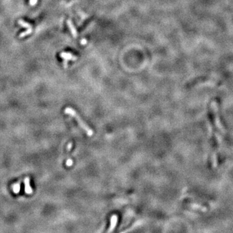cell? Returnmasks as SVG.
I'll return each mask as SVG.
<instances>
[{
	"mask_svg": "<svg viewBox=\"0 0 233 233\" xmlns=\"http://www.w3.org/2000/svg\"><path fill=\"white\" fill-rule=\"evenodd\" d=\"M64 112L66 114L69 115L71 117L74 118L76 120V121L78 123V124H79L81 128L86 133V134L88 136L91 137V136H92L94 134V132L93 131V130L91 129V128L84 121L83 119L80 117L79 115L77 113V111H76L74 109L69 108V107H67V108L65 109Z\"/></svg>",
	"mask_w": 233,
	"mask_h": 233,
	"instance_id": "1",
	"label": "cell"
},
{
	"mask_svg": "<svg viewBox=\"0 0 233 233\" xmlns=\"http://www.w3.org/2000/svg\"><path fill=\"white\" fill-rule=\"evenodd\" d=\"M118 221V216L117 215H113L111 218L110 220V226L109 227V229L108 230V232H111L114 231L115 228L117 224Z\"/></svg>",
	"mask_w": 233,
	"mask_h": 233,
	"instance_id": "2",
	"label": "cell"
},
{
	"mask_svg": "<svg viewBox=\"0 0 233 233\" xmlns=\"http://www.w3.org/2000/svg\"><path fill=\"white\" fill-rule=\"evenodd\" d=\"M25 184V191L27 194H33V189L30 185V179L29 177H26L24 179Z\"/></svg>",
	"mask_w": 233,
	"mask_h": 233,
	"instance_id": "3",
	"label": "cell"
},
{
	"mask_svg": "<svg viewBox=\"0 0 233 233\" xmlns=\"http://www.w3.org/2000/svg\"><path fill=\"white\" fill-rule=\"evenodd\" d=\"M67 25L69 28L70 31H71V33L73 36L75 38H76L77 37V30H76V29L74 25H73V22H71V20H68L67 22Z\"/></svg>",
	"mask_w": 233,
	"mask_h": 233,
	"instance_id": "4",
	"label": "cell"
},
{
	"mask_svg": "<svg viewBox=\"0 0 233 233\" xmlns=\"http://www.w3.org/2000/svg\"><path fill=\"white\" fill-rule=\"evenodd\" d=\"M60 56H61V58H64V60H76L77 59V56H75L73 55V54H71L69 53H60Z\"/></svg>",
	"mask_w": 233,
	"mask_h": 233,
	"instance_id": "5",
	"label": "cell"
},
{
	"mask_svg": "<svg viewBox=\"0 0 233 233\" xmlns=\"http://www.w3.org/2000/svg\"><path fill=\"white\" fill-rule=\"evenodd\" d=\"M18 23H19L21 26H22L23 27L27 28V29L31 28V25L29 24V23L25 22H24V21H23L22 20H20L19 21H18Z\"/></svg>",
	"mask_w": 233,
	"mask_h": 233,
	"instance_id": "6",
	"label": "cell"
},
{
	"mask_svg": "<svg viewBox=\"0 0 233 233\" xmlns=\"http://www.w3.org/2000/svg\"><path fill=\"white\" fill-rule=\"evenodd\" d=\"M31 33H32V28H29V29H28V30L27 31H25V32L21 33L20 35V38H23V37H25V36H26L27 35H30Z\"/></svg>",
	"mask_w": 233,
	"mask_h": 233,
	"instance_id": "7",
	"label": "cell"
},
{
	"mask_svg": "<svg viewBox=\"0 0 233 233\" xmlns=\"http://www.w3.org/2000/svg\"><path fill=\"white\" fill-rule=\"evenodd\" d=\"M73 164V161L71 159H68V160H67V162H66V165H67V166H71Z\"/></svg>",
	"mask_w": 233,
	"mask_h": 233,
	"instance_id": "8",
	"label": "cell"
},
{
	"mask_svg": "<svg viewBox=\"0 0 233 233\" xmlns=\"http://www.w3.org/2000/svg\"><path fill=\"white\" fill-rule=\"evenodd\" d=\"M73 148V143H69V144H68L67 145V150L69 151H70L71 150V148Z\"/></svg>",
	"mask_w": 233,
	"mask_h": 233,
	"instance_id": "9",
	"label": "cell"
},
{
	"mask_svg": "<svg viewBox=\"0 0 233 233\" xmlns=\"http://www.w3.org/2000/svg\"><path fill=\"white\" fill-rule=\"evenodd\" d=\"M37 2L38 0H30V5H32V6H34V5H35L37 3Z\"/></svg>",
	"mask_w": 233,
	"mask_h": 233,
	"instance_id": "10",
	"label": "cell"
},
{
	"mask_svg": "<svg viewBox=\"0 0 233 233\" xmlns=\"http://www.w3.org/2000/svg\"><path fill=\"white\" fill-rule=\"evenodd\" d=\"M86 43H87V40H86V39H83V40H81V44H82V45H86Z\"/></svg>",
	"mask_w": 233,
	"mask_h": 233,
	"instance_id": "11",
	"label": "cell"
},
{
	"mask_svg": "<svg viewBox=\"0 0 233 233\" xmlns=\"http://www.w3.org/2000/svg\"><path fill=\"white\" fill-rule=\"evenodd\" d=\"M64 67H65V68L67 67V60H65V61H64Z\"/></svg>",
	"mask_w": 233,
	"mask_h": 233,
	"instance_id": "12",
	"label": "cell"
}]
</instances>
